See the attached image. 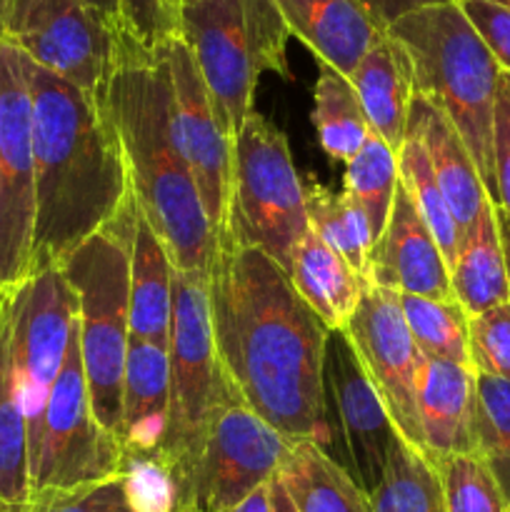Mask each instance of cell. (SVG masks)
I'll return each instance as SVG.
<instances>
[{"label":"cell","mask_w":510,"mask_h":512,"mask_svg":"<svg viewBox=\"0 0 510 512\" xmlns=\"http://www.w3.org/2000/svg\"><path fill=\"white\" fill-rule=\"evenodd\" d=\"M503 85L508 88V93H510V75L508 73H503Z\"/></svg>","instance_id":"49"},{"label":"cell","mask_w":510,"mask_h":512,"mask_svg":"<svg viewBox=\"0 0 510 512\" xmlns=\"http://www.w3.org/2000/svg\"><path fill=\"white\" fill-rule=\"evenodd\" d=\"M323 450L365 495L383 480L400 433L360 365L345 330H330L323 353Z\"/></svg>","instance_id":"12"},{"label":"cell","mask_w":510,"mask_h":512,"mask_svg":"<svg viewBox=\"0 0 510 512\" xmlns=\"http://www.w3.org/2000/svg\"><path fill=\"white\" fill-rule=\"evenodd\" d=\"M468 353L475 375L510 383V300L468 318Z\"/></svg>","instance_id":"37"},{"label":"cell","mask_w":510,"mask_h":512,"mask_svg":"<svg viewBox=\"0 0 510 512\" xmlns=\"http://www.w3.org/2000/svg\"><path fill=\"white\" fill-rule=\"evenodd\" d=\"M85 3L90 5V8L98 10L100 15H103L105 20H110L113 25H118L120 28V13H118V0H85Z\"/></svg>","instance_id":"46"},{"label":"cell","mask_w":510,"mask_h":512,"mask_svg":"<svg viewBox=\"0 0 510 512\" xmlns=\"http://www.w3.org/2000/svg\"><path fill=\"white\" fill-rule=\"evenodd\" d=\"M183 5L185 0H118L120 28L155 50L183 35Z\"/></svg>","instance_id":"38"},{"label":"cell","mask_w":510,"mask_h":512,"mask_svg":"<svg viewBox=\"0 0 510 512\" xmlns=\"http://www.w3.org/2000/svg\"><path fill=\"white\" fill-rule=\"evenodd\" d=\"M398 300L410 335L425 358L473 368L468 353V315L458 300H433L403 293H398Z\"/></svg>","instance_id":"32"},{"label":"cell","mask_w":510,"mask_h":512,"mask_svg":"<svg viewBox=\"0 0 510 512\" xmlns=\"http://www.w3.org/2000/svg\"><path fill=\"white\" fill-rule=\"evenodd\" d=\"M308 225L330 250L340 255L360 278L368 280L373 255V230L368 215L345 193H333L325 185H305Z\"/></svg>","instance_id":"28"},{"label":"cell","mask_w":510,"mask_h":512,"mask_svg":"<svg viewBox=\"0 0 510 512\" xmlns=\"http://www.w3.org/2000/svg\"><path fill=\"white\" fill-rule=\"evenodd\" d=\"M473 28L495 55L503 73L510 75V8L495 0H455Z\"/></svg>","instance_id":"40"},{"label":"cell","mask_w":510,"mask_h":512,"mask_svg":"<svg viewBox=\"0 0 510 512\" xmlns=\"http://www.w3.org/2000/svg\"><path fill=\"white\" fill-rule=\"evenodd\" d=\"M368 283L420 298L450 300V268L408 190L398 183L388 225L373 245Z\"/></svg>","instance_id":"17"},{"label":"cell","mask_w":510,"mask_h":512,"mask_svg":"<svg viewBox=\"0 0 510 512\" xmlns=\"http://www.w3.org/2000/svg\"><path fill=\"white\" fill-rule=\"evenodd\" d=\"M170 298V410L160 453L183 475L230 383L215 353L208 273L173 268Z\"/></svg>","instance_id":"8"},{"label":"cell","mask_w":510,"mask_h":512,"mask_svg":"<svg viewBox=\"0 0 510 512\" xmlns=\"http://www.w3.org/2000/svg\"><path fill=\"white\" fill-rule=\"evenodd\" d=\"M475 445L510 505V383L475 375Z\"/></svg>","instance_id":"34"},{"label":"cell","mask_w":510,"mask_h":512,"mask_svg":"<svg viewBox=\"0 0 510 512\" xmlns=\"http://www.w3.org/2000/svg\"><path fill=\"white\" fill-rule=\"evenodd\" d=\"M225 512H273L270 510V483L263 485V488H258L253 495H248L243 503Z\"/></svg>","instance_id":"43"},{"label":"cell","mask_w":510,"mask_h":512,"mask_svg":"<svg viewBox=\"0 0 510 512\" xmlns=\"http://www.w3.org/2000/svg\"><path fill=\"white\" fill-rule=\"evenodd\" d=\"M418 418L430 463L450 455H478L475 370L425 358L418 375Z\"/></svg>","instance_id":"19"},{"label":"cell","mask_w":510,"mask_h":512,"mask_svg":"<svg viewBox=\"0 0 510 512\" xmlns=\"http://www.w3.org/2000/svg\"><path fill=\"white\" fill-rule=\"evenodd\" d=\"M290 448L293 443L283 433L265 423L228 388L210 418L198 453L180 475V512L235 508L278 475Z\"/></svg>","instance_id":"9"},{"label":"cell","mask_w":510,"mask_h":512,"mask_svg":"<svg viewBox=\"0 0 510 512\" xmlns=\"http://www.w3.org/2000/svg\"><path fill=\"white\" fill-rule=\"evenodd\" d=\"M138 205L130 195L118 215L90 235L60 270L78 295L80 355L95 420L120 440L123 373L130 340V255Z\"/></svg>","instance_id":"5"},{"label":"cell","mask_w":510,"mask_h":512,"mask_svg":"<svg viewBox=\"0 0 510 512\" xmlns=\"http://www.w3.org/2000/svg\"><path fill=\"white\" fill-rule=\"evenodd\" d=\"M123 445L95 420L80 355V323L50 390L40 440L30 455V495L103 483L120 475Z\"/></svg>","instance_id":"11"},{"label":"cell","mask_w":510,"mask_h":512,"mask_svg":"<svg viewBox=\"0 0 510 512\" xmlns=\"http://www.w3.org/2000/svg\"><path fill=\"white\" fill-rule=\"evenodd\" d=\"M185 3H193V0H185Z\"/></svg>","instance_id":"51"},{"label":"cell","mask_w":510,"mask_h":512,"mask_svg":"<svg viewBox=\"0 0 510 512\" xmlns=\"http://www.w3.org/2000/svg\"><path fill=\"white\" fill-rule=\"evenodd\" d=\"M270 510L273 512H295L293 503H290V498L285 495L283 485L278 483V480H270Z\"/></svg>","instance_id":"45"},{"label":"cell","mask_w":510,"mask_h":512,"mask_svg":"<svg viewBox=\"0 0 510 512\" xmlns=\"http://www.w3.org/2000/svg\"><path fill=\"white\" fill-rule=\"evenodd\" d=\"M8 300V343L15 388L28 428V460L43 430L50 390L63 370L70 338L78 328V295L60 268L30 273Z\"/></svg>","instance_id":"10"},{"label":"cell","mask_w":510,"mask_h":512,"mask_svg":"<svg viewBox=\"0 0 510 512\" xmlns=\"http://www.w3.org/2000/svg\"><path fill=\"white\" fill-rule=\"evenodd\" d=\"M25 75L33 98L35 273L60 268L123 210L133 190L105 98L65 83L28 55Z\"/></svg>","instance_id":"2"},{"label":"cell","mask_w":510,"mask_h":512,"mask_svg":"<svg viewBox=\"0 0 510 512\" xmlns=\"http://www.w3.org/2000/svg\"><path fill=\"white\" fill-rule=\"evenodd\" d=\"M105 105L123 145L140 215L158 235L175 270L208 273L218 233L180 153L165 45L148 50L120 28Z\"/></svg>","instance_id":"3"},{"label":"cell","mask_w":510,"mask_h":512,"mask_svg":"<svg viewBox=\"0 0 510 512\" xmlns=\"http://www.w3.org/2000/svg\"><path fill=\"white\" fill-rule=\"evenodd\" d=\"M185 45L200 70L210 108L233 143L253 110L263 73L288 78L290 30L275 0H193L183 5Z\"/></svg>","instance_id":"6"},{"label":"cell","mask_w":510,"mask_h":512,"mask_svg":"<svg viewBox=\"0 0 510 512\" xmlns=\"http://www.w3.org/2000/svg\"><path fill=\"white\" fill-rule=\"evenodd\" d=\"M173 263L148 220H135L130 255V338L168 348Z\"/></svg>","instance_id":"24"},{"label":"cell","mask_w":510,"mask_h":512,"mask_svg":"<svg viewBox=\"0 0 510 512\" xmlns=\"http://www.w3.org/2000/svg\"><path fill=\"white\" fill-rule=\"evenodd\" d=\"M398 175L400 185L408 190L415 208L420 210L425 225L433 233L435 243L443 250L445 263H448V268H453L455 258L460 253L458 225H455L453 213H450L448 203L443 198V190L435 180L428 155H425L423 145L413 135H405V143L398 153Z\"/></svg>","instance_id":"33"},{"label":"cell","mask_w":510,"mask_h":512,"mask_svg":"<svg viewBox=\"0 0 510 512\" xmlns=\"http://www.w3.org/2000/svg\"><path fill=\"white\" fill-rule=\"evenodd\" d=\"M350 83L358 93L370 130L400 153L415 95L413 63L403 45L385 30L363 55Z\"/></svg>","instance_id":"21"},{"label":"cell","mask_w":510,"mask_h":512,"mask_svg":"<svg viewBox=\"0 0 510 512\" xmlns=\"http://www.w3.org/2000/svg\"><path fill=\"white\" fill-rule=\"evenodd\" d=\"M28 500V428L10 363L8 300L0 290V512H18Z\"/></svg>","instance_id":"27"},{"label":"cell","mask_w":510,"mask_h":512,"mask_svg":"<svg viewBox=\"0 0 510 512\" xmlns=\"http://www.w3.org/2000/svg\"><path fill=\"white\" fill-rule=\"evenodd\" d=\"M405 135H413L423 145L445 203L458 225L460 245H463L465 235L473 230L480 210L490 200L478 168L470 158V150L465 148L463 138L448 115L423 95H413Z\"/></svg>","instance_id":"18"},{"label":"cell","mask_w":510,"mask_h":512,"mask_svg":"<svg viewBox=\"0 0 510 512\" xmlns=\"http://www.w3.org/2000/svg\"><path fill=\"white\" fill-rule=\"evenodd\" d=\"M445 512H510L503 490L478 455H450L433 463Z\"/></svg>","instance_id":"36"},{"label":"cell","mask_w":510,"mask_h":512,"mask_svg":"<svg viewBox=\"0 0 510 512\" xmlns=\"http://www.w3.org/2000/svg\"><path fill=\"white\" fill-rule=\"evenodd\" d=\"M398 183V153L378 133L370 130L360 153L350 163H345L343 193L350 195L368 215L375 243L388 225Z\"/></svg>","instance_id":"31"},{"label":"cell","mask_w":510,"mask_h":512,"mask_svg":"<svg viewBox=\"0 0 510 512\" xmlns=\"http://www.w3.org/2000/svg\"><path fill=\"white\" fill-rule=\"evenodd\" d=\"M25 3H28V0H15V3H13V15H10V23H13L15 15H18L20 10L25 8ZM8 28H10V25H8ZM5 33H8V30H5Z\"/></svg>","instance_id":"48"},{"label":"cell","mask_w":510,"mask_h":512,"mask_svg":"<svg viewBox=\"0 0 510 512\" xmlns=\"http://www.w3.org/2000/svg\"><path fill=\"white\" fill-rule=\"evenodd\" d=\"M18 512H135L125 493L123 475L103 483L80 485L70 490H43L30 495Z\"/></svg>","instance_id":"39"},{"label":"cell","mask_w":510,"mask_h":512,"mask_svg":"<svg viewBox=\"0 0 510 512\" xmlns=\"http://www.w3.org/2000/svg\"><path fill=\"white\" fill-rule=\"evenodd\" d=\"M33 98L25 55L0 38V290L23 283L33 265Z\"/></svg>","instance_id":"13"},{"label":"cell","mask_w":510,"mask_h":512,"mask_svg":"<svg viewBox=\"0 0 510 512\" xmlns=\"http://www.w3.org/2000/svg\"><path fill=\"white\" fill-rule=\"evenodd\" d=\"M385 30L410 55L415 95L448 115L495 205L493 118L503 78L495 55L455 0L413 10Z\"/></svg>","instance_id":"4"},{"label":"cell","mask_w":510,"mask_h":512,"mask_svg":"<svg viewBox=\"0 0 510 512\" xmlns=\"http://www.w3.org/2000/svg\"><path fill=\"white\" fill-rule=\"evenodd\" d=\"M438 3H450V0H363L365 8L370 10L375 20L380 23V28H388L390 23H395L403 15L413 13V10L428 8V5Z\"/></svg>","instance_id":"42"},{"label":"cell","mask_w":510,"mask_h":512,"mask_svg":"<svg viewBox=\"0 0 510 512\" xmlns=\"http://www.w3.org/2000/svg\"><path fill=\"white\" fill-rule=\"evenodd\" d=\"M165 58H168L170 80H173L180 153L193 173L210 225L218 233L228 213L233 143L225 138L215 120L208 90L185 40L178 38L165 43Z\"/></svg>","instance_id":"16"},{"label":"cell","mask_w":510,"mask_h":512,"mask_svg":"<svg viewBox=\"0 0 510 512\" xmlns=\"http://www.w3.org/2000/svg\"><path fill=\"white\" fill-rule=\"evenodd\" d=\"M275 480L295 512H370L368 495L313 440L293 443Z\"/></svg>","instance_id":"25"},{"label":"cell","mask_w":510,"mask_h":512,"mask_svg":"<svg viewBox=\"0 0 510 512\" xmlns=\"http://www.w3.org/2000/svg\"><path fill=\"white\" fill-rule=\"evenodd\" d=\"M308 230L305 185L295 170L288 138L250 110L233 140L228 213L218 233L263 250L288 273L295 248Z\"/></svg>","instance_id":"7"},{"label":"cell","mask_w":510,"mask_h":512,"mask_svg":"<svg viewBox=\"0 0 510 512\" xmlns=\"http://www.w3.org/2000/svg\"><path fill=\"white\" fill-rule=\"evenodd\" d=\"M313 98V123L318 130L320 145L328 158L350 163L370 135L368 118H365L353 83L335 68L320 63Z\"/></svg>","instance_id":"29"},{"label":"cell","mask_w":510,"mask_h":512,"mask_svg":"<svg viewBox=\"0 0 510 512\" xmlns=\"http://www.w3.org/2000/svg\"><path fill=\"white\" fill-rule=\"evenodd\" d=\"M495 220H498L500 245H503V258H505V278H508V293H510V215L505 213V210L495 208Z\"/></svg>","instance_id":"44"},{"label":"cell","mask_w":510,"mask_h":512,"mask_svg":"<svg viewBox=\"0 0 510 512\" xmlns=\"http://www.w3.org/2000/svg\"><path fill=\"white\" fill-rule=\"evenodd\" d=\"M495 3H503V5H508V8H510V0H495Z\"/></svg>","instance_id":"50"},{"label":"cell","mask_w":510,"mask_h":512,"mask_svg":"<svg viewBox=\"0 0 510 512\" xmlns=\"http://www.w3.org/2000/svg\"><path fill=\"white\" fill-rule=\"evenodd\" d=\"M450 288L468 318L510 300L503 245H500L495 205L490 200L483 205L473 230L460 245L458 258L450 268Z\"/></svg>","instance_id":"26"},{"label":"cell","mask_w":510,"mask_h":512,"mask_svg":"<svg viewBox=\"0 0 510 512\" xmlns=\"http://www.w3.org/2000/svg\"><path fill=\"white\" fill-rule=\"evenodd\" d=\"M288 278L328 330H345L368 285V280L360 278L313 230H308L295 248Z\"/></svg>","instance_id":"23"},{"label":"cell","mask_w":510,"mask_h":512,"mask_svg":"<svg viewBox=\"0 0 510 512\" xmlns=\"http://www.w3.org/2000/svg\"><path fill=\"white\" fill-rule=\"evenodd\" d=\"M493 168H495V208L510 215V93L500 78L493 118Z\"/></svg>","instance_id":"41"},{"label":"cell","mask_w":510,"mask_h":512,"mask_svg":"<svg viewBox=\"0 0 510 512\" xmlns=\"http://www.w3.org/2000/svg\"><path fill=\"white\" fill-rule=\"evenodd\" d=\"M345 335L353 343L360 365L378 390L400 438L425 455L418 418V375L425 355L410 335L398 293L365 285L358 310L345 325Z\"/></svg>","instance_id":"15"},{"label":"cell","mask_w":510,"mask_h":512,"mask_svg":"<svg viewBox=\"0 0 510 512\" xmlns=\"http://www.w3.org/2000/svg\"><path fill=\"white\" fill-rule=\"evenodd\" d=\"M368 505L370 512H445L438 470L413 445L400 440L383 480L368 495Z\"/></svg>","instance_id":"30"},{"label":"cell","mask_w":510,"mask_h":512,"mask_svg":"<svg viewBox=\"0 0 510 512\" xmlns=\"http://www.w3.org/2000/svg\"><path fill=\"white\" fill-rule=\"evenodd\" d=\"M125 493L135 512H180L183 485L175 465L160 450L123 448L120 460Z\"/></svg>","instance_id":"35"},{"label":"cell","mask_w":510,"mask_h":512,"mask_svg":"<svg viewBox=\"0 0 510 512\" xmlns=\"http://www.w3.org/2000/svg\"><path fill=\"white\" fill-rule=\"evenodd\" d=\"M168 410V348L130 338L123 373L120 445L133 450H160L168 430Z\"/></svg>","instance_id":"22"},{"label":"cell","mask_w":510,"mask_h":512,"mask_svg":"<svg viewBox=\"0 0 510 512\" xmlns=\"http://www.w3.org/2000/svg\"><path fill=\"white\" fill-rule=\"evenodd\" d=\"M215 353L230 388L290 443L323 448L328 325L263 250L218 233L208 270Z\"/></svg>","instance_id":"1"},{"label":"cell","mask_w":510,"mask_h":512,"mask_svg":"<svg viewBox=\"0 0 510 512\" xmlns=\"http://www.w3.org/2000/svg\"><path fill=\"white\" fill-rule=\"evenodd\" d=\"M290 35L303 40L320 63L345 78L385 33L363 0H275Z\"/></svg>","instance_id":"20"},{"label":"cell","mask_w":510,"mask_h":512,"mask_svg":"<svg viewBox=\"0 0 510 512\" xmlns=\"http://www.w3.org/2000/svg\"><path fill=\"white\" fill-rule=\"evenodd\" d=\"M15 0H0V38H5V30L10 25V15H13Z\"/></svg>","instance_id":"47"},{"label":"cell","mask_w":510,"mask_h":512,"mask_svg":"<svg viewBox=\"0 0 510 512\" xmlns=\"http://www.w3.org/2000/svg\"><path fill=\"white\" fill-rule=\"evenodd\" d=\"M120 28L85 0H28L5 40L93 98H105Z\"/></svg>","instance_id":"14"}]
</instances>
